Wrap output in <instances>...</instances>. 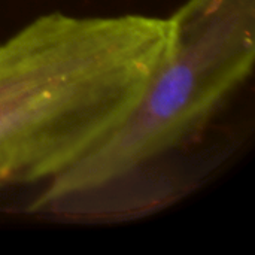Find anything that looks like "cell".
Instances as JSON below:
<instances>
[{"label":"cell","mask_w":255,"mask_h":255,"mask_svg":"<svg viewBox=\"0 0 255 255\" xmlns=\"http://www.w3.org/2000/svg\"><path fill=\"white\" fill-rule=\"evenodd\" d=\"M172 39L169 18L51 12L0 43V188L45 184L133 111Z\"/></svg>","instance_id":"6da1fadb"},{"label":"cell","mask_w":255,"mask_h":255,"mask_svg":"<svg viewBox=\"0 0 255 255\" xmlns=\"http://www.w3.org/2000/svg\"><path fill=\"white\" fill-rule=\"evenodd\" d=\"M170 48L145 93L88 154L54 179L30 206L76 220H124L160 203L167 160L197 145L251 76L255 0H185L173 15Z\"/></svg>","instance_id":"7a4b0ae2"}]
</instances>
